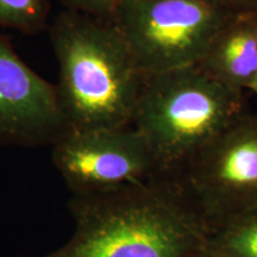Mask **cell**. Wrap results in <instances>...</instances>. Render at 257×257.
Instances as JSON below:
<instances>
[{
  "label": "cell",
  "mask_w": 257,
  "mask_h": 257,
  "mask_svg": "<svg viewBox=\"0 0 257 257\" xmlns=\"http://www.w3.org/2000/svg\"><path fill=\"white\" fill-rule=\"evenodd\" d=\"M197 67L226 87L250 89L257 73V14L229 16Z\"/></svg>",
  "instance_id": "8"
},
{
  "label": "cell",
  "mask_w": 257,
  "mask_h": 257,
  "mask_svg": "<svg viewBox=\"0 0 257 257\" xmlns=\"http://www.w3.org/2000/svg\"><path fill=\"white\" fill-rule=\"evenodd\" d=\"M229 16L211 0H120L110 21L152 75L197 66Z\"/></svg>",
  "instance_id": "5"
},
{
  "label": "cell",
  "mask_w": 257,
  "mask_h": 257,
  "mask_svg": "<svg viewBox=\"0 0 257 257\" xmlns=\"http://www.w3.org/2000/svg\"><path fill=\"white\" fill-rule=\"evenodd\" d=\"M53 161L74 194L148 181L159 173L152 150L133 125L67 131L53 144Z\"/></svg>",
  "instance_id": "6"
},
{
  "label": "cell",
  "mask_w": 257,
  "mask_h": 257,
  "mask_svg": "<svg viewBox=\"0 0 257 257\" xmlns=\"http://www.w3.org/2000/svg\"><path fill=\"white\" fill-rule=\"evenodd\" d=\"M49 12L47 0H0V30L38 34L49 27Z\"/></svg>",
  "instance_id": "10"
},
{
  "label": "cell",
  "mask_w": 257,
  "mask_h": 257,
  "mask_svg": "<svg viewBox=\"0 0 257 257\" xmlns=\"http://www.w3.org/2000/svg\"><path fill=\"white\" fill-rule=\"evenodd\" d=\"M243 93L197 66L143 75L133 126L152 150L157 175L178 168L243 114Z\"/></svg>",
  "instance_id": "3"
},
{
  "label": "cell",
  "mask_w": 257,
  "mask_h": 257,
  "mask_svg": "<svg viewBox=\"0 0 257 257\" xmlns=\"http://www.w3.org/2000/svg\"><path fill=\"white\" fill-rule=\"evenodd\" d=\"M249 91H251L253 94H255L257 96V73L255 75V78H253V81L251 83V86H250V89Z\"/></svg>",
  "instance_id": "13"
},
{
  "label": "cell",
  "mask_w": 257,
  "mask_h": 257,
  "mask_svg": "<svg viewBox=\"0 0 257 257\" xmlns=\"http://www.w3.org/2000/svg\"><path fill=\"white\" fill-rule=\"evenodd\" d=\"M229 15L257 14V0H211Z\"/></svg>",
  "instance_id": "12"
},
{
  "label": "cell",
  "mask_w": 257,
  "mask_h": 257,
  "mask_svg": "<svg viewBox=\"0 0 257 257\" xmlns=\"http://www.w3.org/2000/svg\"><path fill=\"white\" fill-rule=\"evenodd\" d=\"M68 243L27 257H202L206 233L159 178L74 194Z\"/></svg>",
  "instance_id": "1"
},
{
  "label": "cell",
  "mask_w": 257,
  "mask_h": 257,
  "mask_svg": "<svg viewBox=\"0 0 257 257\" xmlns=\"http://www.w3.org/2000/svg\"><path fill=\"white\" fill-rule=\"evenodd\" d=\"M162 180L206 236L257 208V112H244Z\"/></svg>",
  "instance_id": "4"
},
{
  "label": "cell",
  "mask_w": 257,
  "mask_h": 257,
  "mask_svg": "<svg viewBox=\"0 0 257 257\" xmlns=\"http://www.w3.org/2000/svg\"><path fill=\"white\" fill-rule=\"evenodd\" d=\"M48 30L59 64L57 101L68 131L131 126L143 74L115 25L63 10Z\"/></svg>",
  "instance_id": "2"
},
{
  "label": "cell",
  "mask_w": 257,
  "mask_h": 257,
  "mask_svg": "<svg viewBox=\"0 0 257 257\" xmlns=\"http://www.w3.org/2000/svg\"><path fill=\"white\" fill-rule=\"evenodd\" d=\"M64 10L93 17L111 19L120 0H59Z\"/></svg>",
  "instance_id": "11"
},
{
  "label": "cell",
  "mask_w": 257,
  "mask_h": 257,
  "mask_svg": "<svg viewBox=\"0 0 257 257\" xmlns=\"http://www.w3.org/2000/svg\"><path fill=\"white\" fill-rule=\"evenodd\" d=\"M202 257H257V208L208 233Z\"/></svg>",
  "instance_id": "9"
},
{
  "label": "cell",
  "mask_w": 257,
  "mask_h": 257,
  "mask_svg": "<svg viewBox=\"0 0 257 257\" xmlns=\"http://www.w3.org/2000/svg\"><path fill=\"white\" fill-rule=\"evenodd\" d=\"M67 131L55 85L31 69L0 32V144H54Z\"/></svg>",
  "instance_id": "7"
}]
</instances>
